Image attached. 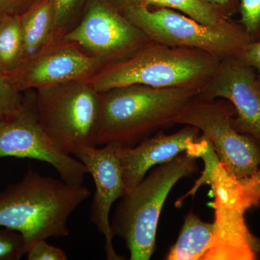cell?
<instances>
[{
    "instance_id": "10",
    "label": "cell",
    "mask_w": 260,
    "mask_h": 260,
    "mask_svg": "<svg viewBox=\"0 0 260 260\" xmlns=\"http://www.w3.org/2000/svg\"><path fill=\"white\" fill-rule=\"evenodd\" d=\"M63 39L104 65L127 57L150 40L107 0H87L78 23Z\"/></svg>"
},
{
    "instance_id": "6",
    "label": "cell",
    "mask_w": 260,
    "mask_h": 260,
    "mask_svg": "<svg viewBox=\"0 0 260 260\" xmlns=\"http://www.w3.org/2000/svg\"><path fill=\"white\" fill-rule=\"evenodd\" d=\"M150 40L171 47L200 49L219 59L237 55L250 42L241 24L228 20L218 25H205L169 9H150L140 4L121 11Z\"/></svg>"
},
{
    "instance_id": "16",
    "label": "cell",
    "mask_w": 260,
    "mask_h": 260,
    "mask_svg": "<svg viewBox=\"0 0 260 260\" xmlns=\"http://www.w3.org/2000/svg\"><path fill=\"white\" fill-rule=\"evenodd\" d=\"M213 234V223L203 221L190 212L184 217L177 242L169 249L166 259L204 260Z\"/></svg>"
},
{
    "instance_id": "25",
    "label": "cell",
    "mask_w": 260,
    "mask_h": 260,
    "mask_svg": "<svg viewBox=\"0 0 260 260\" xmlns=\"http://www.w3.org/2000/svg\"><path fill=\"white\" fill-rule=\"evenodd\" d=\"M225 18L232 19L239 12L241 0H202Z\"/></svg>"
},
{
    "instance_id": "11",
    "label": "cell",
    "mask_w": 260,
    "mask_h": 260,
    "mask_svg": "<svg viewBox=\"0 0 260 260\" xmlns=\"http://www.w3.org/2000/svg\"><path fill=\"white\" fill-rule=\"evenodd\" d=\"M104 66L102 61L74 43L62 39L25 59L5 77L22 93L67 82L87 80Z\"/></svg>"
},
{
    "instance_id": "29",
    "label": "cell",
    "mask_w": 260,
    "mask_h": 260,
    "mask_svg": "<svg viewBox=\"0 0 260 260\" xmlns=\"http://www.w3.org/2000/svg\"><path fill=\"white\" fill-rule=\"evenodd\" d=\"M258 76H259V85H260V76L259 75H258Z\"/></svg>"
},
{
    "instance_id": "13",
    "label": "cell",
    "mask_w": 260,
    "mask_h": 260,
    "mask_svg": "<svg viewBox=\"0 0 260 260\" xmlns=\"http://www.w3.org/2000/svg\"><path fill=\"white\" fill-rule=\"evenodd\" d=\"M116 143L104 145L103 148L81 147L73 153L93 177L95 192L90 208V220L105 240L104 250L109 260L124 259L116 252L113 245L110 215L112 205L126 194L123 179L119 148Z\"/></svg>"
},
{
    "instance_id": "1",
    "label": "cell",
    "mask_w": 260,
    "mask_h": 260,
    "mask_svg": "<svg viewBox=\"0 0 260 260\" xmlns=\"http://www.w3.org/2000/svg\"><path fill=\"white\" fill-rule=\"evenodd\" d=\"M90 194L83 184H68L28 168L20 181L0 191V227L20 233L27 253L37 241L69 235L70 215Z\"/></svg>"
},
{
    "instance_id": "3",
    "label": "cell",
    "mask_w": 260,
    "mask_h": 260,
    "mask_svg": "<svg viewBox=\"0 0 260 260\" xmlns=\"http://www.w3.org/2000/svg\"><path fill=\"white\" fill-rule=\"evenodd\" d=\"M220 61L200 49L171 47L149 40L127 57L104 65L85 81L99 93L132 85L200 91Z\"/></svg>"
},
{
    "instance_id": "9",
    "label": "cell",
    "mask_w": 260,
    "mask_h": 260,
    "mask_svg": "<svg viewBox=\"0 0 260 260\" xmlns=\"http://www.w3.org/2000/svg\"><path fill=\"white\" fill-rule=\"evenodd\" d=\"M24 93L17 110L0 116V159L15 157L46 162L65 182L83 184L88 174L86 168L59 148L43 127L38 115L35 90Z\"/></svg>"
},
{
    "instance_id": "18",
    "label": "cell",
    "mask_w": 260,
    "mask_h": 260,
    "mask_svg": "<svg viewBox=\"0 0 260 260\" xmlns=\"http://www.w3.org/2000/svg\"><path fill=\"white\" fill-rule=\"evenodd\" d=\"M137 4L176 10L205 25H218L232 20L224 18L202 0H138Z\"/></svg>"
},
{
    "instance_id": "27",
    "label": "cell",
    "mask_w": 260,
    "mask_h": 260,
    "mask_svg": "<svg viewBox=\"0 0 260 260\" xmlns=\"http://www.w3.org/2000/svg\"><path fill=\"white\" fill-rule=\"evenodd\" d=\"M255 206L260 203V168L252 177L242 181Z\"/></svg>"
},
{
    "instance_id": "7",
    "label": "cell",
    "mask_w": 260,
    "mask_h": 260,
    "mask_svg": "<svg viewBox=\"0 0 260 260\" xmlns=\"http://www.w3.org/2000/svg\"><path fill=\"white\" fill-rule=\"evenodd\" d=\"M38 115L46 132L64 151L96 147L100 93L85 80L35 90Z\"/></svg>"
},
{
    "instance_id": "22",
    "label": "cell",
    "mask_w": 260,
    "mask_h": 260,
    "mask_svg": "<svg viewBox=\"0 0 260 260\" xmlns=\"http://www.w3.org/2000/svg\"><path fill=\"white\" fill-rule=\"evenodd\" d=\"M23 95L19 93L0 71V116L10 114L18 109Z\"/></svg>"
},
{
    "instance_id": "21",
    "label": "cell",
    "mask_w": 260,
    "mask_h": 260,
    "mask_svg": "<svg viewBox=\"0 0 260 260\" xmlns=\"http://www.w3.org/2000/svg\"><path fill=\"white\" fill-rule=\"evenodd\" d=\"M25 254L26 249L21 234L0 227V260H19Z\"/></svg>"
},
{
    "instance_id": "14",
    "label": "cell",
    "mask_w": 260,
    "mask_h": 260,
    "mask_svg": "<svg viewBox=\"0 0 260 260\" xmlns=\"http://www.w3.org/2000/svg\"><path fill=\"white\" fill-rule=\"evenodd\" d=\"M200 130L192 126L166 135L158 132L134 147H119V161L126 192L138 185L150 169L172 161L199 140Z\"/></svg>"
},
{
    "instance_id": "5",
    "label": "cell",
    "mask_w": 260,
    "mask_h": 260,
    "mask_svg": "<svg viewBox=\"0 0 260 260\" xmlns=\"http://www.w3.org/2000/svg\"><path fill=\"white\" fill-rule=\"evenodd\" d=\"M205 162L201 177L193 189L181 198L184 200L203 184H209L215 210L213 234L204 260H253L260 244L246 226L244 214L254 206L242 181L228 174L211 145L206 143L198 153Z\"/></svg>"
},
{
    "instance_id": "26",
    "label": "cell",
    "mask_w": 260,
    "mask_h": 260,
    "mask_svg": "<svg viewBox=\"0 0 260 260\" xmlns=\"http://www.w3.org/2000/svg\"><path fill=\"white\" fill-rule=\"evenodd\" d=\"M37 0H0V17L23 14Z\"/></svg>"
},
{
    "instance_id": "15",
    "label": "cell",
    "mask_w": 260,
    "mask_h": 260,
    "mask_svg": "<svg viewBox=\"0 0 260 260\" xmlns=\"http://www.w3.org/2000/svg\"><path fill=\"white\" fill-rule=\"evenodd\" d=\"M55 23L54 0H37L20 15L23 60L49 47Z\"/></svg>"
},
{
    "instance_id": "12",
    "label": "cell",
    "mask_w": 260,
    "mask_h": 260,
    "mask_svg": "<svg viewBox=\"0 0 260 260\" xmlns=\"http://www.w3.org/2000/svg\"><path fill=\"white\" fill-rule=\"evenodd\" d=\"M197 99H223L236 110L233 125L252 137L260 145V85L257 72L235 56L222 59Z\"/></svg>"
},
{
    "instance_id": "23",
    "label": "cell",
    "mask_w": 260,
    "mask_h": 260,
    "mask_svg": "<svg viewBox=\"0 0 260 260\" xmlns=\"http://www.w3.org/2000/svg\"><path fill=\"white\" fill-rule=\"evenodd\" d=\"M28 260H67L66 253L60 248L48 244L46 239L32 243L27 251Z\"/></svg>"
},
{
    "instance_id": "20",
    "label": "cell",
    "mask_w": 260,
    "mask_h": 260,
    "mask_svg": "<svg viewBox=\"0 0 260 260\" xmlns=\"http://www.w3.org/2000/svg\"><path fill=\"white\" fill-rule=\"evenodd\" d=\"M238 13L250 42L260 40V0H241Z\"/></svg>"
},
{
    "instance_id": "2",
    "label": "cell",
    "mask_w": 260,
    "mask_h": 260,
    "mask_svg": "<svg viewBox=\"0 0 260 260\" xmlns=\"http://www.w3.org/2000/svg\"><path fill=\"white\" fill-rule=\"evenodd\" d=\"M99 93L97 145L116 143L129 148L174 125L176 117L199 90L132 85Z\"/></svg>"
},
{
    "instance_id": "28",
    "label": "cell",
    "mask_w": 260,
    "mask_h": 260,
    "mask_svg": "<svg viewBox=\"0 0 260 260\" xmlns=\"http://www.w3.org/2000/svg\"><path fill=\"white\" fill-rule=\"evenodd\" d=\"M109 3L114 5L118 10L122 11L130 5L137 4L138 0H107Z\"/></svg>"
},
{
    "instance_id": "4",
    "label": "cell",
    "mask_w": 260,
    "mask_h": 260,
    "mask_svg": "<svg viewBox=\"0 0 260 260\" xmlns=\"http://www.w3.org/2000/svg\"><path fill=\"white\" fill-rule=\"evenodd\" d=\"M198 158L184 152L150 169L138 185L120 198L111 220L114 237L125 242L131 260H148L155 251L157 227L174 185L198 170Z\"/></svg>"
},
{
    "instance_id": "24",
    "label": "cell",
    "mask_w": 260,
    "mask_h": 260,
    "mask_svg": "<svg viewBox=\"0 0 260 260\" xmlns=\"http://www.w3.org/2000/svg\"><path fill=\"white\" fill-rule=\"evenodd\" d=\"M234 56L244 64L252 67L260 76V40L249 42L241 52Z\"/></svg>"
},
{
    "instance_id": "19",
    "label": "cell",
    "mask_w": 260,
    "mask_h": 260,
    "mask_svg": "<svg viewBox=\"0 0 260 260\" xmlns=\"http://www.w3.org/2000/svg\"><path fill=\"white\" fill-rule=\"evenodd\" d=\"M86 2L87 0H54L55 23L51 45L62 40L78 23Z\"/></svg>"
},
{
    "instance_id": "8",
    "label": "cell",
    "mask_w": 260,
    "mask_h": 260,
    "mask_svg": "<svg viewBox=\"0 0 260 260\" xmlns=\"http://www.w3.org/2000/svg\"><path fill=\"white\" fill-rule=\"evenodd\" d=\"M236 110L223 99H193L174 120L192 126L208 140L228 174L239 181L252 177L260 168V145L252 137L233 125Z\"/></svg>"
},
{
    "instance_id": "17",
    "label": "cell",
    "mask_w": 260,
    "mask_h": 260,
    "mask_svg": "<svg viewBox=\"0 0 260 260\" xmlns=\"http://www.w3.org/2000/svg\"><path fill=\"white\" fill-rule=\"evenodd\" d=\"M23 60V41L20 15L0 17V71L8 75Z\"/></svg>"
}]
</instances>
